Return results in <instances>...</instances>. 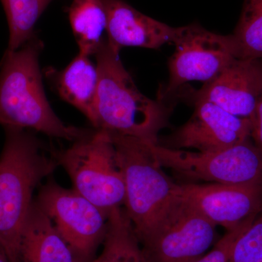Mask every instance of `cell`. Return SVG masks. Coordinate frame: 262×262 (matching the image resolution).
<instances>
[{"instance_id": "obj_1", "label": "cell", "mask_w": 262, "mask_h": 262, "mask_svg": "<svg viewBox=\"0 0 262 262\" xmlns=\"http://www.w3.org/2000/svg\"><path fill=\"white\" fill-rule=\"evenodd\" d=\"M94 56L98 85L90 122L95 130L158 143V134L168 125L171 108L139 91L106 39Z\"/></svg>"}, {"instance_id": "obj_2", "label": "cell", "mask_w": 262, "mask_h": 262, "mask_svg": "<svg viewBox=\"0 0 262 262\" xmlns=\"http://www.w3.org/2000/svg\"><path fill=\"white\" fill-rule=\"evenodd\" d=\"M0 156V244L12 262H19L20 238L34 190L58 166L33 131L5 127Z\"/></svg>"}, {"instance_id": "obj_3", "label": "cell", "mask_w": 262, "mask_h": 262, "mask_svg": "<svg viewBox=\"0 0 262 262\" xmlns=\"http://www.w3.org/2000/svg\"><path fill=\"white\" fill-rule=\"evenodd\" d=\"M42 48V41L34 37L5 53L0 69V124L73 142L92 130L66 125L53 111L39 67Z\"/></svg>"}, {"instance_id": "obj_4", "label": "cell", "mask_w": 262, "mask_h": 262, "mask_svg": "<svg viewBox=\"0 0 262 262\" xmlns=\"http://www.w3.org/2000/svg\"><path fill=\"white\" fill-rule=\"evenodd\" d=\"M108 135L125 183L123 208L141 244L160 227L180 201L179 184L164 172L149 141Z\"/></svg>"}, {"instance_id": "obj_5", "label": "cell", "mask_w": 262, "mask_h": 262, "mask_svg": "<svg viewBox=\"0 0 262 262\" xmlns=\"http://www.w3.org/2000/svg\"><path fill=\"white\" fill-rule=\"evenodd\" d=\"M76 192L110 214L123 206L125 183L116 150L107 133L93 130L56 153Z\"/></svg>"}, {"instance_id": "obj_6", "label": "cell", "mask_w": 262, "mask_h": 262, "mask_svg": "<svg viewBox=\"0 0 262 262\" xmlns=\"http://www.w3.org/2000/svg\"><path fill=\"white\" fill-rule=\"evenodd\" d=\"M158 163L182 184L201 182L262 185V153L250 139L219 151L173 149L149 142Z\"/></svg>"}, {"instance_id": "obj_7", "label": "cell", "mask_w": 262, "mask_h": 262, "mask_svg": "<svg viewBox=\"0 0 262 262\" xmlns=\"http://www.w3.org/2000/svg\"><path fill=\"white\" fill-rule=\"evenodd\" d=\"M34 201L82 261L96 257L106 235L108 213L51 177L41 186Z\"/></svg>"}, {"instance_id": "obj_8", "label": "cell", "mask_w": 262, "mask_h": 262, "mask_svg": "<svg viewBox=\"0 0 262 262\" xmlns=\"http://www.w3.org/2000/svg\"><path fill=\"white\" fill-rule=\"evenodd\" d=\"M173 44L175 51L169 58L168 82L158 96L163 101L187 82H209L238 58L232 34H215L198 24L177 28Z\"/></svg>"}, {"instance_id": "obj_9", "label": "cell", "mask_w": 262, "mask_h": 262, "mask_svg": "<svg viewBox=\"0 0 262 262\" xmlns=\"http://www.w3.org/2000/svg\"><path fill=\"white\" fill-rule=\"evenodd\" d=\"M216 227L181 198L141 249L146 262H194L218 241Z\"/></svg>"}, {"instance_id": "obj_10", "label": "cell", "mask_w": 262, "mask_h": 262, "mask_svg": "<svg viewBox=\"0 0 262 262\" xmlns=\"http://www.w3.org/2000/svg\"><path fill=\"white\" fill-rule=\"evenodd\" d=\"M194 103L189 120L158 144L170 149L208 152L227 149L251 138L249 119L235 116L205 100H194Z\"/></svg>"}, {"instance_id": "obj_11", "label": "cell", "mask_w": 262, "mask_h": 262, "mask_svg": "<svg viewBox=\"0 0 262 262\" xmlns=\"http://www.w3.org/2000/svg\"><path fill=\"white\" fill-rule=\"evenodd\" d=\"M179 194L215 225L231 230L262 209V185L179 184Z\"/></svg>"}, {"instance_id": "obj_12", "label": "cell", "mask_w": 262, "mask_h": 262, "mask_svg": "<svg viewBox=\"0 0 262 262\" xmlns=\"http://www.w3.org/2000/svg\"><path fill=\"white\" fill-rule=\"evenodd\" d=\"M262 94V60L235 58L196 91L194 100H205L225 111L252 120Z\"/></svg>"}, {"instance_id": "obj_13", "label": "cell", "mask_w": 262, "mask_h": 262, "mask_svg": "<svg viewBox=\"0 0 262 262\" xmlns=\"http://www.w3.org/2000/svg\"><path fill=\"white\" fill-rule=\"evenodd\" d=\"M106 10V40L114 51L123 48L158 49L173 43L177 28L143 14L125 0H101Z\"/></svg>"}, {"instance_id": "obj_14", "label": "cell", "mask_w": 262, "mask_h": 262, "mask_svg": "<svg viewBox=\"0 0 262 262\" xmlns=\"http://www.w3.org/2000/svg\"><path fill=\"white\" fill-rule=\"evenodd\" d=\"M19 262H83L33 202L20 238Z\"/></svg>"}, {"instance_id": "obj_15", "label": "cell", "mask_w": 262, "mask_h": 262, "mask_svg": "<svg viewBox=\"0 0 262 262\" xmlns=\"http://www.w3.org/2000/svg\"><path fill=\"white\" fill-rule=\"evenodd\" d=\"M48 75L61 99L79 110L91 122L98 85L97 67L91 56L79 53L64 69L50 70Z\"/></svg>"}, {"instance_id": "obj_16", "label": "cell", "mask_w": 262, "mask_h": 262, "mask_svg": "<svg viewBox=\"0 0 262 262\" xmlns=\"http://www.w3.org/2000/svg\"><path fill=\"white\" fill-rule=\"evenodd\" d=\"M90 262H146L134 227L122 207L115 208L108 214L102 250Z\"/></svg>"}, {"instance_id": "obj_17", "label": "cell", "mask_w": 262, "mask_h": 262, "mask_svg": "<svg viewBox=\"0 0 262 262\" xmlns=\"http://www.w3.org/2000/svg\"><path fill=\"white\" fill-rule=\"evenodd\" d=\"M69 20L79 53L91 56L105 41L107 18L101 0H73L68 10Z\"/></svg>"}, {"instance_id": "obj_18", "label": "cell", "mask_w": 262, "mask_h": 262, "mask_svg": "<svg viewBox=\"0 0 262 262\" xmlns=\"http://www.w3.org/2000/svg\"><path fill=\"white\" fill-rule=\"evenodd\" d=\"M4 8L9 42L7 51H14L35 37L34 27L53 0H0Z\"/></svg>"}, {"instance_id": "obj_19", "label": "cell", "mask_w": 262, "mask_h": 262, "mask_svg": "<svg viewBox=\"0 0 262 262\" xmlns=\"http://www.w3.org/2000/svg\"><path fill=\"white\" fill-rule=\"evenodd\" d=\"M232 35L238 58L262 60V0H244Z\"/></svg>"}, {"instance_id": "obj_20", "label": "cell", "mask_w": 262, "mask_h": 262, "mask_svg": "<svg viewBox=\"0 0 262 262\" xmlns=\"http://www.w3.org/2000/svg\"><path fill=\"white\" fill-rule=\"evenodd\" d=\"M228 262H262V209L236 239Z\"/></svg>"}, {"instance_id": "obj_21", "label": "cell", "mask_w": 262, "mask_h": 262, "mask_svg": "<svg viewBox=\"0 0 262 262\" xmlns=\"http://www.w3.org/2000/svg\"><path fill=\"white\" fill-rule=\"evenodd\" d=\"M256 217V215L251 217L235 228L227 230L225 235L217 241L210 251L194 262H228L236 239L251 225Z\"/></svg>"}, {"instance_id": "obj_22", "label": "cell", "mask_w": 262, "mask_h": 262, "mask_svg": "<svg viewBox=\"0 0 262 262\" xmlns=\"http://www.w3.org/2000/svg\"><path fill=\"white\" fill-rule=\"evenodd\" d=\"M251 122H252V132H251V138L253 140L254 145L262 153V94L258 100Z\"/></svg>"}, {"instance_id": "obj_23", "label": "cell", "mask_w": 262, "mask_h": 262, "mask_svg": "<svg viewBox=\"0 0 262 262\" xmlns=\"http://www.w3.org/2000/svg\"><path fill=\"white\" fill-rule=\"evenodd\" d=\"M0 262H12L4 248L0 244Z\"/></svg>"}]
</instances>
